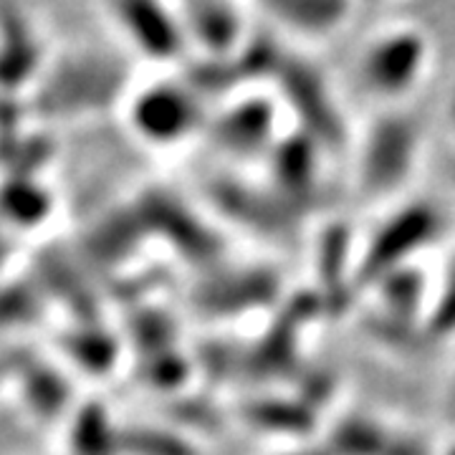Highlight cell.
Listing matches in <instances>:
<instances>
[{
    "mask_svg": "<svg viewBox=\"0 0 455 455\" xmlns=\"http://www.w3.org/2000/svg\"><path fill=\"white\" fill-rule=\"evenodd\" d=\"M430 61V38L418 26L397 23L367 41L357 61L359 84L374 99L397 104L427 79Z\"/></svg>",
    "mask_w": 455,
    "mask_h": 455,
    "instance_id": "6da1fadb",
    "label": "cell"
},
{
    "mask_svg": "<svg viewBox=\"0 0 455 455\" xmlns=\"http://www.w3.org/2000/svg\"><path fill=\"white\" fill-rule=\"evenodd\" d=\"M420 134L415 119L390 112L367 130L359 147V185L372 196H387L403 188L418 164Z\"/></svg>",
    "mask_w": 455,
    "mask_h": 455,
    "instance_id": "7a4b0ae2",
    "label": "cell"
},
{
    "mask_svg": "<svg viewBox=\"0 0 455 455\" xmlns=\"http://www.w3.org/2000/svg\"><path fill=\"white\" fill-rule=\"evenodd\" d=\"M438 212L430 205L410 203L390 215V220L370 238L357 263V281H367L370 286L379 283L395 271L412 266L415 256L430 243L438 233Z\"/></svg>",
    "mask_w": 455,
    "mask_h": 455,
    "instance_id": "3957f363",
    "label": "cell"
},
{
    "mask_svg": "<svg viewBox=\"0 0 455 455\" xmlns=\"http://www.w3.org/2000/svg\"><path fill=\"white\" fill-rule=\"evenodd\" d=\"M185 38L197 44L211 61H228L245 44V20L241 8L223 3H203L180 8Z\"/></svg>",
    "mask_w": 455,
    "mask_h": 455,
    "instance_id": "277c9868",
    "label": "cell"
},
{
    "mask_svg": "<svg viewBox=\"0 0 455 455\" xmlns=\"http://www.w3.org/2000/svg\"><path fill=\"white\" fill-rule=\"evenodd\" d=\"M200 122V104L182 86H160L149 92L140 107V127L164 145H175L190 137Z\"/></svg>",
    "mask_w": 455,
    "mask_h": 455,
    "instance_id": "5b68a950",
    "label": "cell"
},
{
    "mask_svg": "<svg viewBox=\"0 0 455 455\" xmlns=\"http://www.w3.org/2000/svg\"><path fill=\"white\" fill-rule=\"evenodd\" d=\"M271 23L296 38H326L347 26L355 11L347 3H319V0H281L263 8Z\"/></svg>",
    "mask_w": 455,
    "mask_h": 455,
    "instance_id": "8992f818",
    "label": "cell"
},
{
    "mask_svg": "<svg viewBox=\"0 0 455 455\" xmlns=\"http://www.w3.org/2000/svg\"><path fill=\"white\" fill-rule=\"evenodd\" d=\"M263 112H266V104L260 99H248V101L233 104L223 114L220 124H218V137L223 140L220 145H226L233 152H238V149H248V152L263 149V142L271 140L266 127L256 124V122H260Z\"/></svg>",
    "mask_w": 455,
    "mask_h": 455,
    "instance_id": "52a82bcc",
    "label": "cell"
},
{
    "mask_svg": "<svg viewBox=\"0 0 455 455\" xmlns=\"http://www.w3.org/2000/svg\"><path fill=\"white\" fill-rule=\"evenodd\" d=\"M425 324L435 334H455V253L445 263L443 276L433 283Z\"/></svg>",
    "mask_w": 455,
    "mask_h": 455,
    "instance_id": "ba28073f",
    "label": "cell"
},
{
    "mask_svg": "<svg viewBox=\"0 0 455 455\" xmlns=\"http://www.w3.org/2000/svg\"><path fill=\"white\" fill-rule=\"evenodd\" d=\"M445 412H448L451 423L455 425V372L451 374V382L445 385Z\"/></svg>",
    "mask_w": 455,
    "mask_h": 455,
    "instance_id": "9c48e42d",
    "label": "cell"
},
{
    "mask_svg": "<svg viewBox=\"0 0 455 455\" xmlns=\"http://www.w3.org/2000/svg\"><path fill=\"white\" fill-rule=\"evenodd\" d=\"M445 114H448V122L455 132V86L451 89V97H448V104H445Z\"/></svg>",
    "mask_w": 455,
    "mask_h": 455,
    "instance_id": "30bf717a",
    "label": "cell"
},
{
    "mask_svg": "<svg viewBox=\"0 0 455 455\" xmlns=\"http://www.w3.org/2000/svg\"><path fill=\"white\" fill-rule=\"evenodd\" d=\"M451 180H453V188H455V157H453V164H451Z\"/></svg>",
    "mask_w": 455,
    "mask_h": 455,
    "instance_id": "8fae6325",
    "label": "cell"
}]
</instances>
